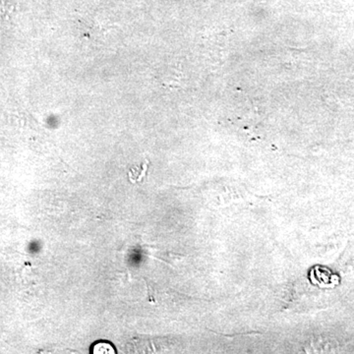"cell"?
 I'll return each instance as SVG.
<instances>
[{
    "label": "cell",
    "mask_w": 354,
    "mask_h": 354,
    "mask_svg": "<svg viewBox=\"0 0 354 354\" xmlns=\"http://www.w3.org/2000/svg\"><path fill=\"white\" fill-rule=\"evenodd\" d=\"M92 353H115L114 351L113 346H111L109 342H97L94 346H93Z\"/></svg>",
    "instance_id": "1"
}]
</instances>
